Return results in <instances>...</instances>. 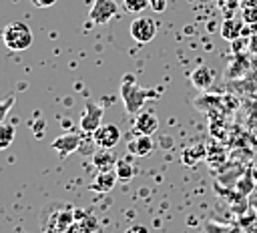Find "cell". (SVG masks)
<instances>
[{
  "label": "cell",
  "instance_id": "3957f363",
  "mask_svg": "<svg viewBox=\"0 0 257 233\" xmlns=\"http://www.w3.org/2000/svg\"><path fill=\"white\" fill-rule=\"evenodd\" d=\"M131 36L139 44H147L157 36V22L149 16H139L131 22Z\"/></svg>",
  "mask_w": 257,
  "mask_h": 233
},
{
  "label": "cell",
  "instance_id": "8992f818",
  "mask_svg": "<svg viewBox=\"0 0 257 233\" xmlns=\"http://www.w3.org/2000/svg\"><path fill=\"white\" fill-rule=\"evenodd\" d=\"M116 2L114 0H94L90 12H88V20L94 24H108L114 16H116Z\"/></svg>",
  "mask_w": 257,
  "mask_h": 233
},
{
  "label": "cell",
  "instance_id": "7a4b0ae2",
  "mask_svg": "<svg viewBox=\"0 0 257 233\" xmlns=\"http://www.w3.org/2000/svg\"><path fill=\"white\" fill-rule=\"evenodd\" d=\"M157 92L155 90H147V88H141L135 78L126 76L122 86H120V96H122V102H124V108L128 114H139V110L143 108L145 100L149 96H155Z\"/></svg>",
  "mask_w": 257,
  "mask_h": 233
},
{
  "label": "cell",
  "instance_id": "ba28073f",
  "mask_svg": "<svg viewBox=\"0 0 257 233\" xmlns=\"http://www.w3.org/2000/svg\"><path fill=\"white\" fill-rule=\"evenodd\" d=\"M116 181H118V177H116L114 169L112 171H98L96 177L92 179V183L88 185V189L94 191V193H108V191L114 189Z\"/></svg>",
  "mask_w": 257,
  "mask_h": 233
},
{
  "label": "cell",
  "instance_id": "5b68a950",
  "mask_svg": "<svg viewBox=\"0 0 257 233\" xmlns=\"http://www.w3.org/2000/svg\"><path fill=\"white\" fill-rule=\"evenodd\" d=\"M102 117H104L102 106H98L96 102L88 100V102H84V110H82V114H80L78 125H80V129H82L84 133H90V135H92V133L102 125Z\"/></svg>",
  "mask_w": 257,
  "mask_h": 233
},
{
  "label": "cell",
  "instance_id": "30bf717a",
  "mask_svg": "<svg viewBox=\"0 0 257 233\" xmlns=\"http://www.w3.org/2000/svg\"><path fill=\"white\" fill-rule=\"evenodd\" d=\"M157 129H159V119H157L155 112L145 110V112H139L137 114V119H135V131L139 135H153Z\"/></svg>",
  "mask_w": 257,
  "mask_h": 233
},
{
  "label": "cell",
  "instance_id": "52a82bcc",
  "mask_svg": "<svg viewBox=\"0 0 257 233\" xmlns=\"http://www.w3.org/2000/svg\"><path fill=\"white\" fill-rule=\"evenodd\" d=\"M56 153H58V157H68V155H72V153H76L78 151V147H80V135H76V133H62V135H58L54 141H52V145H50Z\"/></svg>",
  "mask_w": 257,
  "mask_h": 233
},
{
  "label": "cell",
  "instance_id": "d6986e66",
  "mask_svg": "<svg viewBox=\"0 0 257 233\" xmlns=\"http://www.w3.org/2000/svg\"><path fill=\"white\" fill-rule=\"evenodd\" d=\"M149 8L153 12H165L167 10V0H149Z\"/></svg>",
  "mask_w": 257,
  "mask_h": 233
},
{
  "label": "cell",
  "instance_id": "7c38bea8",
  "mask_svg": "<svg viewBox=\"0 0 257 233\" xmlns=\"http://www.w3.org/2000/svg\"><path fill=\"white\" fill-rule=\"evenodd\" d=\"M92 165L98 171H112L114 165H116V157L108 149H100L98 147V151H94V155H92Z\"/></svg>",
  "mask_w": 257,
  "mask_h": 233
},
{
  "label": "cell",
  "instance_id": "277c9868",
  "mask_svg": "<svg viewBox=\"0 0 257 233\" xmlns=\"http://www.w3.org/2000/svg\"><path fill=\"white\" fill-rule=\"evenodd\" d=\"M120 129L114 125V123H102L94 133H92V141L96 147L100 149H112L118 145L120 141Z\"/></svg>",
  "mask_w": 257,
  "mask_h": 233
},
{
  "label": "cell",
  "instance_id": "5bb4252c",
  "mask_svg": "<svg viewBox=\"0 0 257 233\" xmlns=\"http://www.w3.org/2000/svg\"><path fill=\"white\" fill-rule=\"evenodd\" d=\"M14 137H16V129L10 123H2L0 125V151H6L12 145Z\"/></svg>",
  "mask_w": 257,
  "mask_h": 233
},
{
  "label": "cell",
  "instance_id": "ffe728a7",
  "mask_svg": "<svg viewBox=\"0 0 257 233\" xmlns=\"http://www.w3.org/2000/svg\"><path fill=\"white\" fill-rule=\"evenodd\" d=\"M36 8H50L52 4H56V0H30Z\"/></svg>",
  "mask_w": 257,
  "mask_h": 233
},
{
  "label": "cell",
  "instance_id": "e0dca14e",
  "mask_svg": "<svg viewBox=\"0 0 257 233\" xmlns=\"http://www.w3.org/2000/svg\"><path fill=\"white\" fill-rule=\"evenodd\" d=\"M78 223H80V227H82L84 233H94V231H98V221H96L92 215H84V219H80Z\"/></svg>",
  "mask_w": 257,
  "mask_h": 233
},
{
  "label": "cell",
  "instance_id": "2e32d148",
  "mask_svg": "<svg viewBox=\"0 0 257 233\" xmlns=\"http://www.w3.org/2000/svg\"><path fill=\"white\" fill-rule=\"evenodd\" d=\"M124 10L126 12H133V14H141L143 10L149 8V0H124L122 2Z\"/></svg>",
  "mask_w": 257,
  "mask_h": 233
},
{
  "label": "cell",
  "instance_id": "ac0fdd59",
  "mask_svg": "<svg viewBox=\"0 0 257 233\" xmlns=\"http://www.w3.org/2000/svg\"><path fill=\"white\" fill-rule=\"evenodd\" d=\"M14 94H10V96H6L4 100H0V125L4 123V119L8 117V112H10V108L14 106Z\"/></svg>",
  "mask_w": 257,
  "mask_h": 233
},
{
  "label": "cell",
  "instance_id": "8fae6325",
  "mask_svg": "<svg viewBox=\"0 0 257 233\" xmlns=\"http://www.w3.org/2000/svg\"><path fill=\"white\" fill-rule=\"evenodd\" d=\"M126 149H128V153H133L137 157H147L153 151V139H151V135H137L128 141Z\"/></svg>",
  "mask_w": 257,
  "mask_h": 233
},
{
  "label": "cell",
  "instance_id": "44dd1931",
  "mask_svg": "<svg viewBox=\"0 0 257 233\" xmlns=\"http://www.w3.org/2000/svg\"><path fill=\"white\" fill-rule=\"evenodd\" d=\"M124 233H149V229H147L145 225H133V227H128Z\"/></svg>",
  "mask_w": 257,
  "mask_h": 233
},
{
  "label": "cell",
  "instance_id": "9c48e42d",
  "mask_svg": "<svg viewBox=\"0 0 257 233\" xmlns=\"http://www.w3.org/2000/svg\"><path fill=\"white\" fill-rule=\"evenodd\" d=\"M76 219H74V211L72 209H62V211H56L52 217H50V225L46 227V233H64L68 229V225H72Z\"/></svg>",
  "mask_w": 257,
  "mask_h": 233
},
{
  "label": "cell",
  "instance_id": "7402d4cb",
  "mask_svg": "<svg viewBox=\"0 0 257 233\" xmlns=\"http://www.w3.org/2000/svg\"><path fill=\"white\" fill-rule=\"evenodd\" d=\"M64 233H84V231H82V227H80V223H78V221H74L72 225H68V229H66Z\"/></svg>",
  "mask_w": 257,
  "mask_h": 233
},
{
  "label": "cell",
  "instance_id": "9a60e30c",
  "mask_svg": "<svg viewBox=\"0 0 257 233\" xmlns=\"http://www.w3.org/2000/svg\"><path fill=\"white\" fill-rule=\"evenodd\" d=\"M114 173H116V177H118L120 181H128L135 171H133V165H131L128 161L120 159V161H116V165H114Z\"/></svg>",
  "mask_w": 257,
  "mask_h": 233
},
{
  "label": "cell",
  "instance_id": "4fadbf2b",
  "mask_svg": "<svg viewBox=\"0 0 257 233\" xmlns=\"http://www.w3.org/2000/svg\"><path fill=\"white\" fill-rule=\"evenodd\" d=\"M191 82H193L197 88L205 90V88H209V86L213 84V72H211L207 66H199V68L193 70V74H191Z\"/></svg>",
  "mask_w": 257,
  "mask_h": 233
},
{
  "label": "cell",
  "instance_id": "6da1fadb",
  "mask_svg": "<svg viewBox=\"0 0 257 233\" xmlns=\"http://www.w3.org/2000/svg\"><path fill=\"white\" fill-rule=\"evenodd\" d=\"M32 30L26 22L22 20H14V22H8L2 30V42L8 50L12 52H22L26 48H30L32 44Z\"/></svg>",
  "mask_w": 257,
  "mask_h": 233
}]
</instances>
